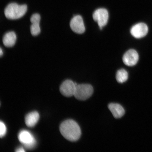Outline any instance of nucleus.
Returning a JSON list of instances; mask_svg holds the SVG:
<instances>
[{
  "label": "nucleus",
  "mask_w": 152,
  "mask_h": 152,
  "mask_svg": "<svg viewBox=\"0 0 152 152\" xmlns=\"http://www.w3.org/2000/svg\"><path fill=\"white\" fill-rule=\"evenodd\" d=\"M60 130L64 138L70 141H77L81 136L80 127L73 120L68 119L64 121L60 125Z\"/></svg>",
  "instance_id": "f257e3e1"
},
{
  "label": "nucleus",
  "mask_w": 152,
  "mask_h": 152,
  "mask_svg": "<svg viewBox=\"0 0 152 152\" xmlns=\"http://www.w3.org/2000/svg\"><path fill=\"white\" fill-rule=\"evenodd\" d=\"M27 11V6L26 5H19L13 3L9 4L5 7L4 14L7 19L17 20L23 17Z\"/></svg>",
  "instance_id": "f03ea898"
},
{
  "label": "nucleus",
  "mask_w": 152,
  "mask_h": 152,
  "mask_svg": "<svg viewBox=\"0 0 152 152\" xmlns=\"http://www.w3.org/2000/svg\"><path fill=\"white\" fill-rule=\"evenodd\" d=\"M94 88L91 85L87 84L77 85L74 96L79 100H86L92 96Z\"/></svg>",
  "instance_id": "7ed1b4c3"
},
{
  "label": "nucleus",
  "mask_w": 152,
  "mask_h": 152,
  "mask_svg": "<svg viewBox=\"0 0 152 152\" xmlns=\"http://www.w3.org/2000/svg\"><path fill=\"white\" fill-rule=\"evenodd\" d=\"M18 139L25 147L28 149H31L35 147L36 140L34 136L28 131L23 130L18 134Z\"/></svg>",
  "instance_id": "20e7f679"
},
{
  "label": "nucleus",
  "mask_w": 152,
  "mask_h": 152,
  "mask_svg": "<svg viewBox=\"0 0 152 152\" xmlns=\"http://www.w3.org/2000/svg\"><path fill=\"white\" fill-rule=\"evenodd\" d=\"M93 18L97 22L101 29L107 24L109 19V13L107 10L100 8L96 10L93 15Z\"/></svg>",
  "instance_id": "39448f33"
},
{
  "label": "nucleus",
  "mask_w": 152,
  "mask_h": 152,
  "mask_svg": "<svg viewBox=\"0 0 152 152\" xmlns=\"http://www.w3.org/2000/svg\"><path fill=\"white\" fill-rule=\"evenodd\" d=\"M77 85L71 80H66L61 85L60 92L64 96L68 97L74 96Z\"/></svg>",
  "instance_id": "423d86ee"
},
{
  "label": "nucleus",
  "mask_w": 152,
  "mask_h": 152,
  "mask_svg": "<svg viewBox=\"0 0 152 152\" xmlns=\"http://www.w3.org/2000/svg\"><path fill=\"white\" fill-rule=\"evenodd\" d=\"M70 26L72 31L76 33L82 34L85 32L84 22L80 15H77L72 18L70 22Z\"/></svg>",
  "instance_id": "0eeeda50"
},
{
  "label": "nucleus",
  "mask_w": 152,
  "mask_h": 152,
  "mask_svg": "<svg viewBox=\"0 0 152 152\" xmlns=\"http://www.w3.org/2000/svg\"><path fill=\"white\" fill-rule=\"evenodd\" d=\"M148 31L147 25L140 23L132 26L130 30V33L134 37L140 39L147 35Z\"/></svg>",
  "instance_id": "6e6552de"
},
{
  "label": "nucleus",
  "mask_w": 152,
  "mask_h": 152,
  "mask_svg": "<svg viewBox=\"0 0 152 152\" xmlns=\"http://www.w3.org/2000/svg\"><path fill=\"white\" fill-rule=\"evenodd\" d=\"M139 59L137 52L134 49H130L125 53L123 58L124 63L129 66L136 65Z\"/></svg>",
  "instance_id": "1a4fd4ad"
},
{
  "label": "nucleus",
  "mask_w": 152,
  "mask_h": 152,
  "mask_svg": "<svg viewBox=\"0 0 152 152\" xmlns=\"http://www.w3.org/2000/svg\"><path fill=\"white\" fill-rule=\"evenodd\" d=\"M108 108L115 118H121L125 114V110L122 106L119 104H110L108 106Z\"/></svg>",
  "instance_id": "9d476101"
},
{
  "label": "nucleus",
  "mask_w": 152,
  "mask_h": 152,
  "mask_svg": "<svg viewBox=\"0 0 152 152\" xmlns=\"http://www.w3.org/2000/svg\"><path fill=\"white\" fill-rule=\"evenodd\" d=\"M39 115L37 111H33L27 114L25 117L26 124L28 127L32 128L35 126L39 121Z\"/></svg>",
  "instance_id": "9b49d317"
},
{
  "label": "nucleus",
  "mask_w": 152,
  "mask_h": 152,
  "mask_svg": "<svg viewBox=\"0 0 152 152\" xmlns=\"http://www.w3.org/2000/svg\"><path fill=\"white\" fill-rule=\"evenodd\" d=\"M16 40V35L15 32L10 31L6 33L4 36L3 42L5 47H11L14 46Z\"/></svg>",
  "instance_id": "f8f14e48"
},
{
  "label": "nucleus",
  "mask_w": 152,
  "mask_h": 152,
  "mask_svg": "<svg viewBox=\"0 0 152 152\" xmlns=\"http://www.w3.org/2000/svg\"><path fill=\"white\" fill-rule=\"evenodd\" d=\"M128 77V72L124 69H119L117 71L116 78L118 82L123 83L127 80Z\"/></svg>",
  "instance_id": "ddd939ff"
},
{
  "label": "nucleus",
  "mask_w": 152,
  "mask_h": 152,
  "mask_svg": "<svg viewBox=\"0 0 152 152\" xmlns=\"http://www.w3.org/2000/svg\"><path fill=\"white\" fill-rule=\"evenodd\" d=\"M30 32L33 36H37L40 33L41 28L39 23H32L30 26Z\"/></svg>",
  "instance_id": "4468645a"
},
{
  "label": "nucleus",
  "mask_w": 152,
  "mask_h": 152,
  "mask_svg": "<svg viewBox=\"0 0 152 152\" xmlns=\"http://www.w3.org/2000/svg\"><path fill=\"white\" fill-rule=\"evenodd\" d=\"M41 20V16L38 14H33L31 18H30V22L32 23H39Z\"/></svg>",
  "instance_id": "2eb2a0df"
},
{
  "label": "nucleus",
  "mask_w": 152,
  "mask_h": 152,
  "mask_svg": "<svg viewBox=\"0 0 152 152\" xmlns=\"http://www.w3.org/2000/svg\"><path fill=\"white\" fill-rule=\"evenodd\" d=\"M0 136L1 138L3 137L4 136L7 132V128L4 123L2 121H1L0 123Z\"/></svg>",
  "instance_id": "dca6fc26"
},
{
  "label": "nucleus",
  "mask_w": 152,
  "mask_h": 152,
  "mask_svg": "<svg viewBox=\"0 0 152 152\" xmlns=\"http://www.w3.org/2000/svg\"><path fill=\"white\" fill-rule=\"evenodd\" d=\"M16 151L17 152H25V151L23 148H19L16 149Z\"/></svg>",
  "instance_id": "f3484780"
},
{
  "label": "nucleus",
  "mask_w": 152,
  "mask_h": 152,
  "mask_svg": "<svg viewBox=\"0 0 152 152\" xmlns=\"http://www.w3.org/2000/svg\"><path fill=\"white\" fill-rule=\"evenodd\" d=\"M3 53L2 50L1 48V50H0V56H1V57L3 56Z\"/></svg>",
  "instance_id": "a211bd4d"
}]
</instances>
